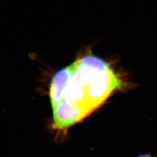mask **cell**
Returning <instances> with one entry per match:
<instances>
[{"instance_id": "1", "label": "cell", "mask_w": 157, "mask_h": 157, "mask_svg": "<svg viewBox=\"0 0 157 157\" xmlns=\"http://www.w3.org/2000/svg\"><path fill=\"white\" fill-rule=\"evenodd\" d=\"M120 86L119 78L106 61L91 54L78 58L52 79L53 129L62 133L80 122Z\"/></svg>"}, {"instance_id": "2", "label": "cell", "mask_w": 157, "mask_h": 157, "mask_svg": "<svg viewBox=\"0 0 157 157\" xmlns=\"http://www.w3.org/2000/svg\"><path fill=\"white\" fill-rule=\"evenodd\" d=\"M138 157H152L149 154H144V155H141Z\"/></svg>"}]
</instances>
